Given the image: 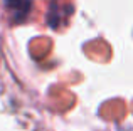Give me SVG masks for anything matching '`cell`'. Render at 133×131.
<instances>
[{
	"mask_svg": "<svg viewBox=\"0 0 133 131\" xmlns=\"http://www.w3.org/2000/svg\"><path fill=\"white\" fill-rule=\"evenodd\" d=\"M5 9L15 22H24L32 10V0H5Z\"/></svg>",
	"mask_w": 133,
	"mask_h": 131,
	"instance_id": "6da1fadb",
	"label": "cell"
}]
</instances>
